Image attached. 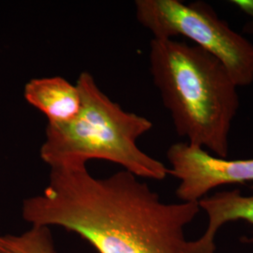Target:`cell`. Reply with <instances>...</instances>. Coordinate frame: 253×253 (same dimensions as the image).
<instances>
[{"label": "cell", "instance_id": "cell-4", "mask_svg": "<svg viewBox=\"0 0 253 253\" xmlns=\"http://www.w3.org/2000/svg\"><path fill=\"white\" fill-rule=\"evenodd\" d=\"M137 21L153 39L187 38L223 64L238 87L253 83V43L204 1L136 0Z\"/></svg>", "mask_w": 253, "mask_h": 253}, {"label": "cell", "instance_id": "cell-9", "mask_svg": "<svg viewBox=\"0 0 253 253\" xmlns=\"http://www.w3.org/2000/svg\"><path fill=\"white\" fill-rule=\"evenodd\" d=\"M231 4L250 16V22L245 26L244 30L253 33V0H234Z\"/></svg>", "mask_w": 253, "mask_h": 253}, {"label": "cell", "instance_id": "cell-5", "mask_svg": "<svg viewBox=\"0 0 253 253\" xmlns=\"http://www.w3.org/2000/svg\"><path fill=\"white\" fill-rule=\"evenodd\" d=\"M169 174L179 181L181 202H199L208 192L224 185L253 181V159L227 160L188 143H175L167 150Z\"/></svg>", "mask_w": 253, "mask_h": 253}, {"label": "cell", "instance_id": "cell-8", "mask_svg": "<svg viewBox=\"0 0 253 253\" xmlns=\"http://www.w3.org/2000/svg\"><path fill=\"white\" fill-rule=\"evenodd\" d=\"M0 253H56L50 228L31 226L21 235H0Z\"/></svg>", "mask_w": 253, "mask_h": 253}, {"label": "cell", "instance_id": "cell-2", "mask_svg": "<svg viewBox=\"0 0 253 253\" xmlns=\"http://www.w3.org/2000/svg\"><path fill=\"white\" fill-rule=\"evenodd\" d=\"M149 69L175 131L189 145L226 159L239 96L226 67L198 46L152 39Z\"/></svg>", "mask_w": 253, "mask_h": 253}, {"label": "cell", "instance_id": "cell-6", "mask_svg": "<svg viewBox=\"0 0 253 253\" xmlns=\"http://www.w3.org/2000/svg\"><path fill=\"white\" fill-rule=\"evenodd\" d=\"M24 97L28 104L47 118V124L70 122L81 109L78 86L60 76L29 80L24 88Z\"/></svg>", "mask_w": 253, "mask_h": 253}, {"label": "cell", "instance_id": "cell-3", "mask_svg": "<svg viewBox=\"0 0 253 253\" xmlns=\"http://www.w3.org/2000/svg\"><path fill=\"white\" fill-rule=\"evenodd\" d=\"M76 85L81 94L80 112L70 122L47 124L40 149L42 162L52 169L101 160L116 163L139 178L165 179L168 167L137 144L153 122L111 100L88 72L81 73Z\"/></svg>", "mask_w": 253, "mask_h": 253}, {"label": "cell", "instance_id": "cell-7", "mask_svg": "<svg viewBox=\"0 0 253 253\" xmlns=\"http://www.w3.org/2000/svg\"><path fill=\"white\" fill-rule=\"evenodd\" d=\"M208 218V227L203 237L215 242L218 230L228 222L244 220L253 227V195H243L240 190L221 191L206 196L198 202ZM253 244V235L244 239Z\"/></svg>", "mask_w": 253, "mask_h": 253}, {"label": "cell", "instance_id": "cell-1", "mask_svg": "<svg viewBox=\"0 0 253 253\" xmlns=\"http://www.w3.org/2000/svg\"><path fill=\"white\" fill-rule=\"evenodd\" d=\"M197 202L168 204L131 172L98 178L86 165L50 169L41 194L24 200L23 218L37 227H60L99 253H215L202 235L187 239Z\"/></svg>", "mask_w": 253, "mask_h": 253}]
</instances>
